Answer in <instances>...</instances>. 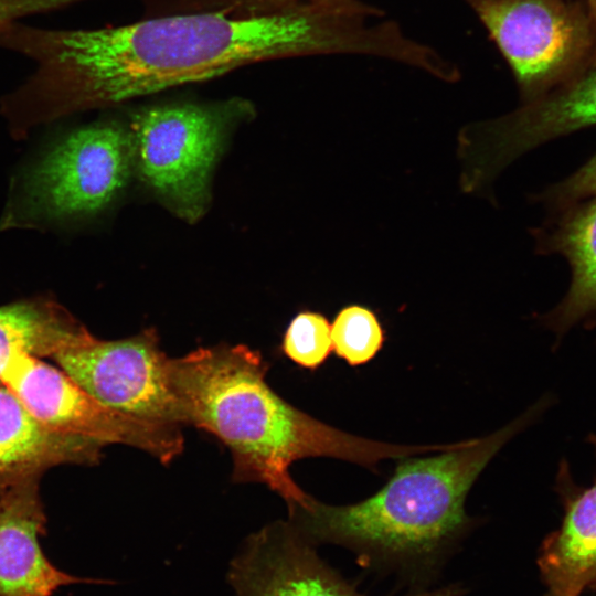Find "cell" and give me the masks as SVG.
Wrapping results in <instances>:
<instances>
[{"label":"cell","mask_w":596,"mask_h":596,"mask_svg":"<svg viewBox=\"0 0 596 596\" xmlns=\"http://www.w3.org/2000/svg\"><path fill=\"white\" fill-rule=\"evenodd\" d=\"M177 14L89 30L19 23L0 29V47L35 70L1 98L10 131L167 88L214 78L281 57L361 54L384 57L392 45L380 9L361 0H299L260 12Z\"/></svg>","instance_id":"6da1fadb"},{"label":"cell","mask_w":596,"mask_h":596,"mask_svg":"<svg viewBox=\"0 0 596 596\" xmlns=\"http://www.w3.org/2000/svg\"><path fill=\"white\" fill-rule=\"evenodd\" d=\"M267 371L262 354L245 344L198 348L168 360L183 425L203 429L227 447L234 482L264 483L287 507L308 494L289 471L297 460L329 457L375 470L389 458L449 447L384 443L340 430L286 402L268 385Z\"/></svg>","instance_id":"7a4b0ae2"},{"label":"cell","mask_w":596,"mask_h":596,"mask_svg":"<svg viewBox=\"0 0 596 596\" xmlns=\"http://www.w3.org/2000/svg\"><path fill=\"white\" fill-rule=\"evenodd\" d=\"M545 406L435 456L398 458L389 481L363 501L331 505L307 494L288 505V521L313 545H343L370 561L430 562L468 529L465 500L479 475Z\"/></svg>","instance_id":"3957f363"},{"label":"cell","mask_w":596,"mask_h":596,"mask_svg":"<svg viewBox=\"0 0 596 596\" xmlns=\"http://www.w3.org/2000/svg\"><path fill=\"white\" fill-rule=\"evenodd\" d=\"M132 164L129 130L115 123L78 128L28 169L3 222L28 225L94 214L125 187Z\"/></svg>","instance_id":"277c9868"},{"label":"cell","mask_w":596,"mask_h":596,"mask_svg":"<svg viewBox=\"0 0 596 596\" xmlns=\"http://www.w3.org/2000/svg\"><path fill=\"white\" fill-rule=\"evenodd\" d=\"M508 63L522 104L596 61V22L583 0H465Z\"/></svg>","instance_id":"5b68a950"},{"label":"cell","mask_w":596,"mask_h":596,"mask_svg":"<svg viewBox=\"0 0 596 596\" xmlns=\"http://www.w3.org/2000/svg\"><path fill=\"white\" fill-rule=\"evenodd\" d=\"M0 383L44 426L103 446L121 444L169 465L183 450L180 426L116 411L91 395L61 368L15 350L0 369Z\"/></svg>","instance_id":"8992f818"},{"label":"cell","mask_w":596,"mask_h":596,"mask_svg":"<svg viewBox=\"0 0 596 596\" xmlns=\"http://www.w3.org/2000/svg\"><path fill=\"white\" fill-rule=\"evenodd\" d=\"M223 128L219 110L196 105L148 108L131 121L139 175L188 221H196L206 205Z\"/></svg>","instance_id":"52a82bcc"},{"label":"cell","mask_w":596,"mask_h":596,"mask_svg":"<svg viewBox=\"0 0 596 596\" xmlns=\"http://www.w3.org/2000/svg\"><path fill=\"white\" fill-rule=\"evenodd\" d=\"M51 359L103 404L135 417L183 425L168 376L169 356L153 328L102 340L83 327Z\"/></svg>","instance_id":"ba28073f"},{"label":"cell","mask_w":596,"mask_h":596,"mask_svg":"<svg viewBox=\"0 0 596 596\" xmlns=\"http://www.w3.org/2000/svg\"><path fill=\"white\" fill-rule=\"evenodd\" d=\"M596 125V61L513 111L466 125L458 135L460 180L480 190L513 160L545 141Z\"/></svg>","instance_id":"9c48e42d"},{"label":"cell","mask_w":596,"mask_h":596,"mask_svg":"<svg viewBox=\"0 0 596 596\" xmlns=\"http://www.w3.org/2000/svg\"><path fill=\"white\" fill-rule=\"evenodd\" d=\"M230 584L237 596H364L345 582L289 521L267 524L247 538L233 558ZM448 586L407 596H457Z\"/></svg>","instance_id":"30bf717a"},{"label":"cell","mask_w":596,"mask_h":596,"mask_svg":"<svg viewBox=\"0 0 596 596\" xmlns=\"http://www.w3.org/2000/svg\"><path fill=\"white\" fill-rule=\"evenodd\" d=\"M45 524L36 480L0 491V596H54L70 585L108 584L56 567L40 542Z\"/></svg>","instance_id":"8fae6325"},{"label":"cell","mask_w":596,"mask_h":596,"mask_svg":"<svg viewBox=\"0 0 596 596\" xmlns=\"http://www.w3.org/2000/svg\"><path fill=\"white\" fill-rule=\"evenodd\" d=\"M103 445L53 430L0 384V491L36 480L60 465H94Z\"/></svg>","instance_id":"7c38bea8"},{"label":"cell","mask_w":596,"mask_h":596,"mask_svg":"<svg viewBox=\"0 0 596 596\" xmlns=\"http://www.w3.org/2000/svg\"><path fill=\"white\" fill-rule=\"evenodd\" d=\"M590 440L596 447V436ZM561 488L566 494L565 515L560 529L544 541L539 566L551 592L578 596L596 578V478L578 492Z\"/></svg>","instance_id":"4fadbf2b"},{"label":"cell","mask_w":596,"mask_h":596,"mask_svg":"<svg viewBox=\"0 0 596 596\" xmlns=\"http://www.w3.org/2000/svg\"><path fill=\"white\" fill-rule=\"evenodd\" d=\"M542 246L563 254L572 267V283L563 301L545 318L562 333L596 312V199L564 220L542 240Z\"/></svg>","instance_id":"5bb4252c"},{"label":"cell","mask_w":596,"mask_h":596,"mask_svg":"<svg viewBox=\"0 0 596 596\" xmlns=\"http://www.w3.org/2000/svg\"><path fill=\"white\" fill-rule=\"evenodd\" d=\"M83 327L50 299L33 298L0 306V369L15 350L51 359Z\"/></svg>","instance_id":"9a60e30c"},{"label":"cell","mask_w":596,"mask_h":596,"mask_svg":"<svg viewBox=\"0 0 596 596\" xmlns=\"http://www.w3.org/2000/svg\"><path fill=\"white\" fill-rule=\"evenodd\" d=\"M333 352L350 366L372 361L382 350L386 333L377 313L361 304L342 307L331 323Z\"/></svg>","instance_id":"2e32d148"},{"label":"cell","mask_w":596,"mask_h":596,"mask_svg":"<svg viewBox=\"0 0 596 596\" xmlns=\"http://www.w3.org/2000/svg\"><path fill=\"white\" fill-rule=\"evenodd\" d=\"M281 349L297 365L315 371L333 352L331 323L320 312L301 311L290 321Z\"/></svg>","instance_id":"e0dca14e"},{"label":"cell","mask_w":596,"mask_h":596,"mask_svg":"<svg viewBox=\"0 0 596 596\" xmlns=\"http://www.w3.org/2000/svg\"><path fill=\"white\" fill-rule=\"evenodd\" d=\"M592 195H596V155L572 177L544 194L546 200L558 205Z\"/></svg>","instance_id":"ac0fdd59"},{"label":"cell","mask_w":596,"mask_h":596,"mask_svg":"<svg viewBox=\"0 0 596 596\" xmlns=\"http://www.w3.org/2000/svg\"><path fill=\"white\" fill-rule=\"evenodd\" d=\"M83 0H0V29L19 18L58 10Z\"/></svg>","instance_id":"d6986e66"},{"label":"cell","mask_w":596,"mask_h":596,"mask_svg":"<svg viewBox=\"0 0 596 596\" xmlns=\"http://www.w3.org/2000/svg\"><path fill=\"white\" fill-rule=\"evenodd\" d=\"M205 4L228 11L260 12L276 9L299 0H203Z\"/></svg>","instance_id":"ffe728a7"},{"label":"cell","mask_w":596,"mask_h":596,"mask_svg":"<svg viewBox=\"0 0 596 596\" xmlns=\"http://www.w3.org/2000/svg\"><path fill=\"white\" fill-rule=\"evenodd\" d=\"M588 7L595 22H596V0H583Z\"/></svg>","instance_id":"44dd1931"},{"label":"cell","mask_w":596,"mask_h":596,"mask_svg":"<svg viewBox=\"0 0 596 596\" xmlns=\"http://www.w3.org/2000/svg\"><path fill=\"white\" fill-rule=\"evenodd\" d=\"M546 596H557V595H554V594L549 592Z\"/></svg>","instance_id":"7402d4cb"}]
</instances>
